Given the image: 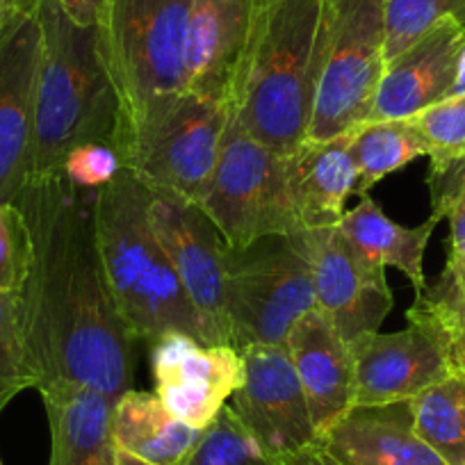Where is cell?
I'll use <instances>...</instances> for the list:
<instances>
[{"mask_svg":"<svg viewBox=\"0 0 465 465\" xmlns=\"http://www.w3.org/2000/svg\"><path fill=\"white\" fill-rule=\"evenodd\" d=\"M39 55L37 10L0 15V203H15L30 178Z\"/></svg>","mask_w":465,"mask_h":465,"instance_id":"13","label":"cell"},{"mask_svg":"<svg viewBox=\"0 0 465 465\" xmlns=\"http://www.w3.org/2000/svg\"><path fill=\"white\" fill-rule=\"evenodd\" d=\"M252 5L253 0H192L185 33L187 92L228 105Z\"/></svg>","mask_w":465,"mask_h":465,"instance_id":"19","label":"cell"},{"mask_svg":"<svg viewBox=\"0 0 465 465\" xmlns=\"http://www.w3.org/2000/svg\"><path fill=\"white\" fill-rule=\"evenodd\" d=\"M201 429L173 418L155 392L126 391L112 406V440L149 465H183Z\"/></svg>","mask_w":465,"mask_h":465,"instance_id":"23","label":"cell"},{"mask_svg":"<svg viewBox=\"0 0 465 465\" xmlns=\"http://www.w3.org/2000/svg\"><path fill=\"white\" fill-rule=\"evenodd\" d=\"M456 368H459V370H463V372H465V356H463V359L459 361V363H456Z\"/></svg>","mask_w":465,"mask_h":465,"instance_id":"38","label":"cell"},{"mask_svg":"<svg viewBox=\"0 0 465 465\" xmlns=\"http://www.w3.org/2000/svg\"><path fill=\"white\" fill-rule=\"evenodd\" d=\"M356 404L411 401L454 370L442 340L420 322L397 333H370L351 344Z\"/></svg>","mask_w":465,"mask_h":465,"instance_id":"15","label":"cell"},{"mask_svg":"<svg viewBox=\"0 0 465 465\" xmlns=\"http://www.w3.org/2000/svg\"><path fill=\"white\" fill-rule=\"evenodd\" d=\"M149 219L203 324L208 344H232L226 302L228 247L214 223L196 203L160 194H151Z\"/></svg>","mask_w":465,"mask_h":465,"instance_id":"10","label":"cell"},{"mask_svg":"<svg viewBox=\"0 0 465 465\" xmlns=\"http://www.w3.org/2000/svg\"><path fill=\"white\" fill-rule=\"evenodd\" d=\"M386 0H322V48L308 140L324 142L368 122L386 69Z\"/></svg>","mask_w":465,"mask_h":465,"instance_id":"8","label":"cell"},{"mask_svg":"<svg viewBox=\"0 0 465 465\" xmlns=\"http://www.w3.org/2000/svg\"><path fill=\"white\" fill-rule=\"evenodd\" d=\"M196 205L231 252L303 231L290 194L285 158L240 131L231 119L217 164Z\"/></svg>","mask_w":465,"mask_h":465,"instance_id":"7","label":"cell"},{"mask_svg":"<svg viewBox=\"0 0 465 465\" xmlns=\"http://www.w3.org/2000/svg\"><path fill=\"white\" fill-rule=\"evenodd\" d=\"M39 395L51 431L48 465H116L110 397L74 383L46 386Z\"/></svg>","mask_w":465,"mask_h":465,"instance_id":"21","label":"cell"},{"mask_svg":"<svg viewBox=\"0 0 465 465\" xmlns=\"http://www.w3.org/2000/svg\"><path fill=\"white\" fill-rule=\"evenodd\" d=\"M240 356L244 381L231 406L262 450L285 463L317 445L320 436L285 344H249Z\"/></svg>","mask_w":465,"mask_h":465,"instance_id":"11","label":"cell"},{"mask_svg":"<svg viewBox=\"0 0 465 465\" xmlns=\"http://www.w3.org/2000/svg\"><path fill=\"white\" fill-rule=\"evenodd\" d=\"M463 42L465 25L454 16H447L413 46L388 60L370 119L404 122L450 98Z\"/></svg>","mask_w":465,"mask_h":465,"instance_id":"16","label":"cell"},{"mask_svg":"<svg viewBox=\"0 0 465 465\" xmlns=\"http://www.w3.org/2000/svg\"><path fill=\"white\" fill-rule=\"evenodd\" d=\"M155 395L194 429H208L244 381V361L232 344H205L185 333L151 344Z\"/></svg>","mask_w":465,"mask_h":465,"instance_id":"14","label":"cell"},{"mask_svg":"<svg viewBox=\"0 0 465 465\" xmlns=\"http://www.w3.org/2000/svg\"><path fill=\"white\" fill-rule=\"evenodd\" d=\"M285 465H338V463H335V460L322 450L320 442H317V445L308 447V450L299 451V454H294L292 459L285 460Z\"/></svg>","mask_w":465,"mask_h":465,"instance_id":"34","label":"cell"},{"mask_svg":"<svg viewBox=\"0 0 465 465\" xmlns=\"http://www.w3.org/2000/svg\"><path fill=\"white\" fill-rule=\"evenodd\" d=\"M338 465H445L415 433L411 401L354 404L320 436Z\"/></svg>","mask_w":465,"mask_h":465,"instance_id":"18","label":"cell"},{"mask_svg":"<svg viewBox=\"0 0 465 465\" xmlns=\"http://www.w3.org/2000/svg\"><path fill=\"white\" fill-rule=\"evenodd\" d=\"M322 48V0H253L231 122L279 155L308 140Z\"/></svg>","mask_w":465,"mask_h":465,"instance_id":"2","label":"cell"},{"mask_svg":"<svg viewBox=\"0 0 465 465\" xmlns=\"http://www.w3.org/2000/svg\"><path fill=\"white\" fill-rule=\"evenodd\" d=\"M116 465H149V463H144V460H140V459H135V456L126 454V451L116 450Z\"/></svg>","mask_w":465,"mask_h":465,"instance_id":"37","label":"cell"},{"mask_svg":"<svg viewBox=\"0 0 465 465\" xmlns=\"http://www.w3.org/2000/svg\"><path fill=\"white\" fill-rule=\"evenodd\" d=\"M78 25H98L110 0H51Z\"/></svg>","mask_w":465,"mask_h":465,"instance_id":"33","label":"cell"},{"mask_svg":"<svg viewBox=\"0 0 465 465\" xmlns=\"http://www.w3.org/2000/svg\"><path fill=\"white\" fill-rule=\"evenodd\" d=\"M226 103L192 92L160 98L116 131L114 151L151 194L196 203L210 181L223 133Z\"/></svg>","mask_w":465,"mask_h":465,"instance_id":"5","label":"cell"},{"mask_svg":"<svg viewBox=\"0 0 465 465\" xmlns=\"http://www.w3.org/2000/svg\"><path fill=\"white\" fill-rule=\"evenodd\" d=\"M285 169L303 231L338 226L347 213V199L359 194V169L349 153L344 133L324 142L306 140L285 155Z\"/></svg>","mask_w":465,"mask_h":465,"instance_id":"20","label":"cell"},{"mask_svg":"<svg viewBox=\"0 0 465 465\" xmlns=\"http://www.w3.org/2000/svg\"><path fill=\"white\" fill-rule=\"evenodd\" d=\"M454 16L465 25V0H386L383 57L392 60L422 39L438 21Z\"/></svg>","mask_w":465,"mask_h":465,"instance_id":"28","label":"cell"},{"mask_svg":"<svg viewBox=\"0 0 465 465\" xmlns=\"http://www.w3.org/2000/svg\"><path fill=\"white\" fill-rule=\"evenodd\" d=\"M312 272L315 308L349 344L377 333L392 311L386 267L365 261L338 226L303 231Z\"/></svg>","mask_w":465,"mask_h":465,"instance_id":"12","label":"cell"},{"mask_svg":"<svg viewBox=\"0 0 465 465\" xmlns=\"http://www.w3.org/2000/svg\"><path fill=\"white\" fill-rule=\"evenodd\" d=\"M349 153L359 169V196H368L377 183L400 172L413 160L429 155L427 142L422 140L409 119L404 122H361L349 128Z\"/></svg>","mask_w":465,"mask_h":465,"instance_id":"24","label":"cell"},{"mask_svg":"<svg viewBox=\"0 0 465 465\" xmlns=\"http://www.w3.org/2000/svg\"><path fill=\"white\" fill-rule=\"evenodd\" d=\"M415 433L445 460L465 465V372L454 368L447 377L411 400Z\"/></svg>","mask_w":465,"mask_h":465,"instance_id":"25","label":"cell"},{"mask_svg":"<svg viewBox=\"0 0 465 465\" xmlns=\"http://www.w3.org/2000/svg\"><path fill=\"white\" fill-rule=\"evenodd\" d=\"M151 192L128 169L96 190L94 222L110 294L137 342L185 333L205 340L203 324L183 290L149 219Z\"/></svg>","mask_w":465,"mask_h":465,"instance_id":"3","label":"cell"},{"mask_svg":"<svg viewBox=\"0 0 465 465\" xmlns=\"http://www.w3.org/2000/svg\"><path fill=\"white\" fill-rule=\"evenodd\" d=\"M192 0H110L98 44L119 105V128L160 98L185 92V33ZM116 128V131H119Z\"/></svg>","mask_w":465,"mask_h":465,"instance_id":"6","label":"cell"},{"mask_svg":"<svg viewBox=\"0 0 465 465\" xmlns=\"http://www.w3.org/2000/svg\"><path fill=\"white\" fill-rule=\"evenodd\" d=\"M0 465H3V460H0Z\"/></svg>","mask_w":465,"mask_h":465,"instance_id":"39","label":"cell"},{"mask_svg":"<svg viewBox=\"0 0 465 465\" xmlns=\"http://www.w3.org/2000/svg\"><path fill=\"white\" fill-rule=\"evenodd\" d=\"M33 262V238L16 203H0V292H21Z\"/></svg>","mask_w":465,"mask_h":465,"instance_id":"31","label":"cell"},{"mask_svg":"<svg viewBox=\"0 0 465 465\" xmlns=\"http://www.w3.org/2000/svg\"><path fill=\"white\" fill-rule=\"evenodd\" d=\"M96 190L64 173L30 178L15 201L33 238L21 312L37 391L74 383L116 401L131 391L137 340L110 294L94 222Z\"/></svg>","mask_w":465,"mask_h":465,"instance_id":"1","label":"cell"},{"mask_svg":"<svg viewBox=\"0 0 465 465\" xmlns=\"http://www.w3.org/2000/svg\"><path fill=\"white\" fill-rule=\"evenodd\" d=\"M440 219V213H431V217L420 226H401L368 194L356 208L344 213L338 228L365 261L379 267H395L411 281L415 294H422L427 290L424 252Z\"/></svg>","mask_w":465,"mask_h":465,"instance_id":"22","label":"cell"},{"mask_svg":"<svg viewBox=\"0 0 465 465\" xmlns=\"http://www.w3.org/2000/svg\"><path fill=\"white\" fill-rule=\"evenodd\" d=\"M433 213L450 219V256L427 292L442 302H465V160L429 178Z\"/></svg>","mask_w":465,"mask_h":465,"instance_id":"26","label":"cell"},{"mask_svg":"<svg viewBox=\"0 0 465 465\" xmlns=\"http://www.w3.org/2000/svg\"><path fill=\"white\" fill-rule=\"evenodd\" d=\"M37 386L24 333L21 292H0V413L16 395Z\"/></svg>","mask_w":465,"mask_h":465,"instance_id":"29","label":"cell"},{"mask_svg":"<svg viewBox=\"0 0 465 465\" xmlns=\"http://www.w3.org/2000/svg\"><path fill=\"white\" fill-rule=\"evenodd\" d=\"M183 465H285L276 456L267 454L261 442L253 438L232 411V406H223L214 422L203 429L183 460Z\"/></svg>","mask_w":465,"mask_h":465,"instance_id":"27","label":"cell"},{"mask_svg":"<svg viewBox=\"0 0 465 465\" xmlns=\"http://www.w3.org/2000/svg\"><path fill=\"white\" fill-rule=\"evenodd\" d=\"M302 232L261 240L244 252L228 249V322L238 351L249 344L283 347L299 317L315 308L311 261Z\"/></svg>","mask_w":465,"mask_h":465,"instance_id":"9","label":"cell"},{"mask_svg":"<svg viewBox=\"0 0 465 465\" xmlns=\"http://www.w3.org/2000/svg\"><path fill=\"white\" fill-rule=\"evenodd\" d=\"M415 131L427 142L431 176L465 160V94L450 96L411 116Z\"/></svg>","mask_w":465,"mask_h":465,"instance_id":"30","label":"cell"},{"mask_svg":"<svg viewBox=\"0 0 465 465\" xmlns=\"http://www.w3.org/2000/svg\"><path fill=\"white\" fill-rule=\"evenodd\" d=\"M39 55L30 178L62 173L84 144L114 149L119 105L101 55L96 25H78L55 3L39 0ZM28 178V181H30Z\"/></svg>","mask_w":465,"mask_h":465,"instance_id":"4","label":"cell"},{"mask_svg":"<svg viewBox=\"0 0 465 465\" xmlns=\"http://www.w3.org/2000/svg\"><path fill=\"white\" fill-rule=\"evenodd\" d=\"M39 0H0V15L19 10H37Z\"/></svg>","mask_w":465,"mask_h":465,"instance_id":"35","label":"cell"},{"mask_svg":"<svg viewBox=\"0 0 465 465\" xmlns=\"http://www.w3.org/2000/svg\"><path fill=\"white\" fill-rule=\"evenodd\" d=\"M460 94H465V42H463V48H460L459 69H456L454 87H451V96H460Z\"/></svg>","mask_w":465,"mask_h":465,"instance_id":"36","label":"cell"},{"mask_svg":"<svg viewBox=\"0 0 465 465\" xmlns=\"http://www.w3.org/2000/svg\"><path fill=\"white\" fill-rule=\"evenodd\" d=\"M122 172L119 155L107 144H84L71 151L62 164V173L83 190H101Z\"/></svg>","mask_w":465,"mask_h":465,"instance_id":"32","label":"cell"},{"mask_svg":"<svg viewBox=\"0 0 465 465\" xmlns=\"http://www.w3.org/2000/svg\"><path fill=\"white\" fill-rule=\"evenodd\" d=\"M294 372L306 395L317 436L356 404V363L351 344L326 315L311 308L285 340Z\"/></svg>","mask_w":465,"mask_h":465,"instance_id":"17","label":"cell"}]
</instances>
